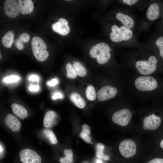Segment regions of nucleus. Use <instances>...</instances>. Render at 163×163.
<instances>
[{"label": "nucleus", "mask_w": 163, "mask_h": 163, "mask_svg": "<svg viewBox=\"0 0 163 163\" xmlns=\"http://www.w3.org/2000/svg\"><path fill=\"white\" fill-rule=\"evenodd\" d=\"M111 49L108 45L104 43H99L93 46L90 49L89 54L92 58H96L100 64L106 63L111 57Z\"/></svg>", "instance_id": "f257e3e1"}, {"label": "nucleus", "mask_w": 163, "mask_h": 163, "mask_svg": "<svg viewBox=\"0 0 163 163\" xmlns=\"http://www.w3.org/2000/svg\"><path fill=\"white\" fill-rule=\"evenodd\" d=\"M31 47L34 55L38 61L43 62L46 60L49 56L46 50V45L43 40L38 37H34L31 41Z\"/></svg>", "instance_id": "f03ea898"}, {"label": "nucleus", "mask_w": 163, "mask_h": 163, "mask_svg": "<svg viewBox=\"0 0 163 163\" xmlns=\"http://www.w3.org/2000/svg\"><path fill=\"white\" fill-rule=\"evenodd\" d=\"M135 85L139 91H152L157 87L158 83L153 77L149 76H142L138 77L135 80Z\"/></svg>", "instance_id": "7ed1b4c3"}, {"label": "nucleus", "mask_w": 163, "mask_h": 163, "mask_svg": "<svg viewBox=\"0 0 163 163\" xmlns=\"http://www.w3.org/2000/svg\"><path fill=\"white\" fill-rule=\"evenodd\" d=\"M157 60L154 56H150L147 61L139 60L136 63V67L140 74L147 75L153 73L156 70Z\"/></svg>", "instance_id": "20e7f679"}, {"label": "nucleus", "mask_w": 163, "mask_h": 163, "mask_svg": "<svg viewBox=\"0 0 163 163\" xmlns=\"http://www.w3.org/2000/svg\"><path fill=\"white\" fill-rule=\"evenodd\" d=\"M119 149L121 155L124 157L128 158L136 154L137 146L133 140L128 139H125L120 143Z\"/></svg>", "instance_id": "39448f33"}, {"label": "nucleus", "mask_w": 163, "mask_h": 163, "mask_svg": "<svg viewBox=\"0 0 163 163\" xmlns=\"http://www.w3.org/2000/svg\"><path fill=\"white\" fill-rule=\"evenodd\" d=\"M132 115V113L129 109H124L115 112L112 115V119L114 123L125 126L129 124Z\"/></svg>", "instance_id": "423d86ee"}, {"label": "nucleus", "mask_w": 163, "mask_h": 163, "mask_svg": "<svg viewBox=\"0 0 163 163\" xmlns=\"http://www.w3.org/2000/svg\"><path fill=\"white\" fill-rule=\"evenodd\" d=\"M21 161L23 163H41V158L36 152L29 149H24L20 152Z\"/></svg>", "instance_id": "0eeeda50"}, {"label": "nucleus", "mask_w": 163, "mask_h": 163, "mask_svg": "<svg viewBox=\"0 0 163 163\" xmlns=\"http://www.w3.org/2000/svg\"><path fill=\"white\" fill-rule=\"evenodd\" d=\"M120 29V31L118 33L112 32L110 34V38L112 41L117 42L122 40H127L131 38L133 32L129 28L122 26Z\"/></svg>", "instance_id": "6e6552de"}, {"label": "nucleus", "mask_w": 163, "mask_h": 163, "mask_svg": "<svg viewBox=\"0 0 163 163\" xmlns=\"http://www.w3.org/2000/svg\"><path fill=\"white\" fill-rule=\"evenodd\" d=\"M161 118L154 114L145 117L143 120V128L145 130H155L160 126Z\"/></svg>", "instance_id": "1a4fd4ad"}, {"label": "nucleus", "mask_w": 163, "mask_h": 163, "mask_svg": "<svg viewBox=\"0 0 163 163\" xmlns=\"http://www.w3.org/2000/svg\"><path fill=\"white\" fill-rule=\"evenodd\" d=\"M117 92V90L116 88L106 85L99 90L97 96L99 101H104L114 97Z\"/></svg>", "instance_id": "9d476101"}, {"label": "nucleus", "mask_w": 163, "mask_h": 163, "mask_svg": "<svg viewBox=\"0 0 163 163\" xmlns=\"http://www.w3.org/2000/svg\"><path fill=\"white\" fill-rule=\"evenodd\" d=\"M4 10L6 15L10 18H14L19 14L18 3L15 0H6L4 4Z\"/></svg>", "instance_id": "9b49d317"}, {"label": "nucleus", "mask_w": 163, "mask_h": 163, "mask_svg": "<svg viewBox=\"0 0 163 163\" xmlns=\"http://www.w3.org/2000/svg\"><path fill=\"white\" fill-rule=\"evenodd\" d=\"M68 24L67 20L61 18L52 25V28L54 31L62 35H65L70 31V28Z\"/></svg>", "instance_id": "f8f14e48"}, {"label": "nucleus", "mask_w": 163, "mask_h": 163, "mask_svg": "<svg viewBox=\"0 0 163 163\" xmlns=\"http://www.w3.org/2000/svg\"><path fill=\"white\" fill-rule=\"evenodd\" d=\"M4 121L6 126L13 131L18 132L20 130L21 127L20 122L13 115L8 114Z\"/></svg>", "instance_id": "ddd939ff"}, {"label": "nucleus", "mask_w": 163, "mask_h": 163, "mask_svg": "<svg viewBox=\"0 0 163 163\" xmlns=\"http://www.w3.org/2000/svg\"><path fill=\"white\" fill-rule=\"evenodd\" d=\"M20 12L25 15L31 12L34 9V4L31 0H18V1Z\"/></svg>", "instance_id": "4468645a"}, {"label": "nucleus", "mask_w": 163, "mask_h": 163, "mask_svg": "<svg viewBox=\"0 0 163 163\" xmlns=\"http://www.w3.org/2000/svg\"><path fill=\"white\" fill-rule=\"evenodd\" d=\"M57 115L54 111L50 110L46 113L43 119V123L45 127H52L55 123Z\"/></svg>", "instance_id": "2eb2a0df"}, {"label": "nucleus", "mask_w": 163, "mask_h": 163, "mask_svg": "<svg viewBox=\"0 0 163 163\" xmlns=\"http://www.w3.org/2000/svg\"><path fill=\"white\" fill-rule=\"evenodd\" d=\"M13 113L20 119L23 120L28 116V112L22 106L16 103L12 104L11 106Z\"/></svg>", "instance_id": "dca6fc26"}, {"label": "nucleus", "mask_w": 163, "mask_h": 163, "mask_svg": "<svg viewBox=\"0 0 163 163\" xmlns=\"http://www.w3.org/2000/svg\"><path fill=\"white\" fill-rule=\"evenodd\" d=\"M159 11L158 5L157 3H153L149 6L147 10V17L151 20H155L159 16Z\"/></svg>", "instance_id": "f3484780"}, {"label": "nucleus", "mask_w": 163, "mask_h": 163, "mask_svg": "<svg viewBox=\"0 0 163 163\" xmlns=\"http://www.w3.org/2000/svg\"><path fill=\"white\" fill-rule=\"evenodd\" d=\"M116 17L126 27L129 28L133 27L134 25V21L132 18L129 16L120 12L117 14Z\"/></svg>", "instance_id": "a211bd4d"}, {"label": "nucleus", "mask_w": 163, "mask_h": 163, "mask_svg": "<svg viewBox=\"0 0 163 163\" xmlns=\"http://www.w3.org/2000/svg\"><path fill=\"white\" fill-rule=\"evenodd\" d=\"M14 35L13 33L9 31L2 37V42L5 47L9 48L11 47L14 41Z\"/></svg>", "instance_id": "6ab92c4d"}, {"label": "nucleus", "mask_w": 163, "mask_h": 163, "mask_svg": "<svg viewBox=\"0 0 163 163\" xmlns=\"http://www.w3.org/2000/svg\"><path fill=\"white\" fill-rule=\"evenodd\" d=\"M70 98L76 106L79 108H83L85 105L84 99L78 93L73 92L70 95Z\"/></svg>", "instance_id": "aec40b11"}, {"label": "nucleus", "mask_w": 163, "mask_h": 163, "mask_svg": "<svg viewBox=\"0 0 163 163\" xmlns=\"http://www.w3.org/2000/svg\"><path fill=\"white\" fill-rule=\"evenodd\" d=\"M73 67L77 75L81 77L86 75L87 72L84 66L80 62H75L73 63Z\"/></svg>", "instance_id": "412c9836"}, {"label": "nucleus", "mask_w": 163, "mask_h": 163, "mask_svg": "<svg viewBox=\"0 0 163 163\" xmlns=\"http://www.w3.org/2000/svg\"><path fill=\"white\" fill-rule=\"evenodd\" d=\"M104 147L103 144L98 143L97 146L96 156L97 158L102 159L105 161H108L110 159L109 156L105 155L103 153Z\"/></svg>", "instance_id": "4be33fe9"}, {"label": "nucleus", "mask_w": 163, "mask_h": 163, "mask_svg": "<svg viewBox=\"0 0 163 163\" xmlns=\"http://www.w3.org/2000/svg\"><path fill=\"white\" fill-rule=\"evenodd\" d=\"M65 157H62L59 159L61 163H72L73 161V153L71 149H65L64 151Z\"/></svg>", "instance_id": "5701e85b"}, {"label": "nucleus", "mask_w": 163, "mask_h": 163, "mask_svg": "<svg viewBox=\"0 0 163 163\" xmlns=\"http://www.w3.org/2000/svg\"><path fill=\"white\" fill-rule=\"evenodd\" d=\"M67 71L66 76L69 79H74L77 77V73L74 67L70 63H67L66 65Z\"/></svg>", "instance_id": "b1692460"}, {"label": "nucleus", "mask_w": 163, "mask_h": 163, "mask_svg": "<svg viewBox=\"0 0 163 163\" xmlns=\"http://www.w3.org/2000/svg\"><path fill=\"white\" fill-rule=\"evenodd\" d=\"M86 94L87 98L89 100L93 101L96 99V91L92 85L88 86L86 90Z\"/></svg>", "instance_id": "393cba45"}, {"label": "nucleus", "mask_w": 163, "mask_h": 163, "mask_svg": "<svg viewBox=\"0 0 163 163\" xmlns=\"http://www.w3.org/2000/svg\"><path fill=\"white\" fill-rule=\"evenodd\" d=\"M44 133L46 136L49 139L52 144H55L57 143V139L52 131L45 129L44 131Z\"/></svg>", "instance_id": "a878e982"}, {"label": "nucleus", "mask_w": 163, "mask_h": 163, "mask_svg": "<svg viewBox=\"0 0 163 163\" xmlns=\"http://www.w3.org/2000/svg\"><path fill=\"white\" fill-rule=\"evenodd\" d=\"M156 44L159 49L161 56L163 58V37H160L157 40Z\"/></svg>", "instance_id": "bb28decb"}, {"label": "nucleus", "mask_w": 163, "mask_h": 163, "mask_svg": "<svg viewBox=\"0 0 163 163\" xmlns=\"http://www.w3.org/2000/svg\"><path fill=\"white\" fill-rule=\"evenodd\" d=\"M20 79L17 76L12 75L11 76H7L4 78L3 80L4 82L6 83H11L16 82Z\"/></svg>", "instance_id": "cd10ccee"}, {"label": "nucleus", "mask_w": 163, "mask_h": 163, "mask_svg": "<svg viewBox=\"0 0 163 163\" xmlns=\"http://www.w3.org/2000/svg\"><path fill=\"white\" fill-rule=\"evenodd\" d=\"M18 39L22 42L27 43L30 40V35L27 33H24L20 35Z\"/></svg>", "instance_id": "c85d7f7f"}, {"label": "nucleus", "mask_w": 163, "mask_h": 163, "mask_svg": "<svg viewBox=\"0 0 163 163\" xmlns=\"http://www.w3.org/2000/svg\"><path fill=\"white\" fill-rule=\"evenodd\" d=\"M14 44L16 48L20 50H22L24 48V45L18 38H17L14 42Z\"/></svg>", "instance_id": "c756f323"}, {"label": "nucleus", "mask_w": 163, "mask_h": 163, "mask_svg": "<svg viewBox=\"0 0 163 163\" xmlns=\"http://www.w3.org/2000/svg\"><path fill=\"white\" fill-rule=\"evenodd\" d=\"M81 132L89 136L90 133V127L87 125H83L82 126V131Z\"/></svg>", "instance_id": "7c9ffc66"}, {"label": "nucleus", "mask_w": 163, "mask_h": 163, "mask_svg": "<svg viewBox=\"0 0 163 163\" xmlns=\"http://www.w3.org/2000/svg\"><path fill=\"white\" fill-rule=\"evenodd\" d=\"M80 136L86 142L89 143L91 142V139L89 136L81 132L80 134Z\"/></svg>", "instance_id": "2f4dec72"}, {"label": "nucleus", "mask_w": 163, "mask_h": 163, "mask_svg": "<svg viewBox=\"0 0 163 163\" xmlns=\"http://www.w3.org/2000/svg\"><path fill=\"white\" fill-rule=\"evenodd\" d=\"M147 163H163V159L161 158H155L153 159Z\"/></svg>", "instance_id": "473e14b6"}, {"label": "nucleus", "mask_w": 163, "mask_h": 163, "mask_svg": "<svg viewBox=\"0 0 163 163\" xmlns=\"http://www.w3.org/2000/svg\"><path fill=\"white\" fill-rule=\"evenodd\" d=\"M58 83V81L57 79L54 78L52 79L51 81L48 82L47 84L50 86H53Z\"/></svg>", "instance_id": "72a5a7b5"}, {"label": "nucleus", "mask_w": 163, "mask_h": 163, "mask_svg": "<svg viewBox=\"0 0 163 163\" xmlns=\"http://www.w3.org/2000/svg\"><path fill=\"white\" fill-rule=\"evenodd\" d=\"M138 0H123V2L128 5H132L136 2H137Z\"/></svg>", "instance_id": "f704fd0d"}, {"label": "nucleus", "mask_w": 163, "mask_h": 163, "mask_svg": "<svg viewBox=\"0 0 163 163\" xmlns=\"http://www.w3.org/2000/svg\"><path fill=\"white\" fill-rule=\"evenodd\" d=\"M30 90L32 91L35 92L38 91L39 89V87L38 85H30L29 88Z\"/></svg>", "instance_id": "c9c22d12"}, {"label": "nucleus", "mask_w": 163, "mask_h": 163, "mask_svg": "<svg viewBox=\"0 0 163 163\" xmlns=\"http://www.w3.org/2000/svg\"><path fill=\"white\" fill-rule=\"evenodd\" d=\"M63 95L60 93H56L54 94L52 97V98L53 99H56L58 98H62Z\"/></svg>", "instance_id": "e433bc0d"}, {"label": "nucleus", "mask_w": 163, "mask_h": 163, "mask_svg": "<svg viewBox=\"0 0 163 163\" xmlns=\"http://www.w3.org/2000/svg\"><path fill=\"white\" fill-rule=\"evenodd\" d=\"M29 80L33 81H38L39 80V78L38 76L36 75H32L29 77Z\"/></svg>", "instance_id": "4c0bfd02"}, {"label": "nucleus", "mask_w": 163, "mask_h": 163, "mask_svg": "<svg viewBox=\"0 0 163 163\" xmlns=\"http://www.w3.org/2000/svg\"><path fill=\"white\" fill-rule=\"evenodd\" d=\"M160 146L163 149V139L161 140L160 143Z\"/></svg>", "instance_id": "58836bf2"}, {"label": "nucleus", "mask_w": 163, "mask_h": 163, "mask_svg": "<svg viewBox=\"0 0 163 163\" xmlns=\"http://www.w3.org/2000/svg\"><path fill=\"white\" fill-rule=\"evenodd\" d=\"M3 150V148H2V145H0V154L2 152V151Z\"/></svg>", "instance_id": "ea45409f"}, {"label": "nucleus", "mask_w": 163, "mask_h": 163, "mask_svg": "<svg viewBox=\"0 0 163 163\" xmlns=\"http://www.w3.org/2000/svg\"><path fill=\"white\" fill-rule=\"evenodd\" d=\"M97 163H102L101 160L98 159L97 161Z\"/></svg>", "instance_id": "a19ab883"}, {"label": "nucleus", "mask_w": 163, "mask_h": 163, "mask_svg": "<svg viewBox=\"0 0 163 163\" xmlns=\"http://www.w3.org/2000/svg\"><path fill=\"white\" fill-rule=\"evenodd\" d=\"M1 54H0V59H1Z\"/></svg>", "instance_id": "79ce46f5"}, {"label": "nucleus", "mask_w": 163, "mask_h": 163, "mask_svg": "<svg viewBox=\"0 0 163 163\" xmlns=\"http://www.w3.org/2000/svg\"><path fill=\"white\" fill-rule=\"evenodd\" d=\"M66 1H71V0H66Z\"/></svg>", "instance_id": "37998d69"}]
</instances>
